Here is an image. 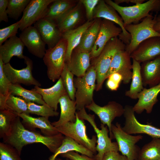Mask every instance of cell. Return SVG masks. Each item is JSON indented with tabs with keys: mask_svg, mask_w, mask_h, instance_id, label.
I'll list each match as a JSON object with an SVG mask.
<instances>
[{
	"mask_svg": "<svg viewBox=\"0 0 160 160\" xmlns=\"http://www.w3.org/2000/svg\"><path fill=\"white\" fill-rule=\"evenodd\" d=\"M19 116L16 118L9 133L3 138V142L14 148L20 155L23 147L28 144L41 143L54 153L62 144L65 137L62 134L48 136L29 130L25 128Z\"/></svg>",
	"mask_w": 160,
	"mask_h": 160,
	"instance_id": "6da1fadb",
	"label": "cell"
},
{
	"mask_svg": "<svg viewBox=\"0 0 160 160\" xmlns=\"http://www.w3.org/2000/svg\"><path fill=\"white\" fill-rule=\"evenodd\" d=\"M126 47L118 37L112 38L106 44L99 55L92 60L91 65L94 68L96 74V91L102 89L115 55L119 51L125 50Z\"/></svg>",
	"mask_w": 160,
	"mask_h": 160,
	"instance_id": "7a4b0ae2",
	"label": "cell"
},
{
	"mask_svg": "<svg viewBox=\"0 0 160 160\" xmlns=\"http://www.w3.org/2000/svg\"><path fill=\"white\" fill-rule=\"evenodd\" d=\"M105 1L119 14L124 27L128 25L138 23L141 19L149 16L150 12L157 13L160 11V0H149L144 3L126 7L121 6L111 0Z\"/></svg>",
	"mask_w": 160,
	"mask_h": 160,
	"instance_id": "3957f363",
	"label": "cell"
},
{
	"mask_svg": "<svg viewBox=\"0 0 160 160\" xmlns=\"http://www.w3.org/2000/svg\"><path fill=\"white\" fill-rule=\"evenodd\" d=\"M157 13L152 14L137 24H131L125 26V29L131 36L129 44L126 45L125 50L130 55L144 41L151 37H160V33L156 31L154 27L157 21Z\"/></svg>",
	"mask_w": 160,
	"mask_h": 160,
	"instance_id": "277c9868",
	"label": "cell"
},
{
	"mask_svg": "<svg viewBox=\"0 0 160 160\" xmlns=\"http://www.w3.org/2000/svg\"><path fill=\"white\" fill-rule=\"evenodd\" d=\"M96 71L91 65L84 76L74 79V85L76 89L75 101L78 111L94 101L93 95L96 88Z\"/></svg>",
	"mask_w": 160,
	"mask_h": 160,
	"instance_id": "5b68a950",
	"label": "cell"
},
{
	"mask_svg": "<svg viewBox=\"0 0 160 160\" xmlns=\"http://www.w3.org/2000/svg\"><path fill=\"white\" fill-rule=\"evenodd\" d=\"M67 42L62 38L54 47L46 49L43 58L48 78L55 82L60 78L65 64Z\"/></svg>",
	"mask_w": 160,
	"mask_h": 160,
	"instance_id": "8992f818",
	"label": "cell"
},
{
	"mask_svg": "<svg viewBox=\"0 0 160 160\" xmlns=\"http://www.w3.org/2000/svg\"><path fill=\"white\" fill-rule=\"evenodd\" d=\"M79 118L88 121L93 127L97 134V143L96 149L97 153L95 158L97 160H102L104 154L111 151L118 152L119 148L116 142H112L111 139L108 136L109 130L108 127L101 123V129L97 127L95 121L94 114H88L85 108L76 112Z\"/></svg>",
	"mask_w": 160,
	"mask_h": 160,
	"instance_id": "52a82bcc",
	"label": "cell"
},
{
	"mask_svg": "<svg viewBox=\"0 0 160 160\" xmlns=\"http://www.w3.org/2000/svg\"><path fill=\"white\" fill-rule=\"evenodd\" d=\"M76 119L74 122H69L56 128L59 132L65 136L71 138L78 143L96 153L97 137L93 135L89 138L86 133V127L84 120L80 119L76 113Z\"/></svg>",
	"mask_w": 160,
	"mask_h": 160,
	"instance_id": "ba28073f",
	"label": "cell"
},
{
	"mask_svg": "<svg viewBox=\"0 0 160 160\" xmlns=\"http://www.w3.org/2000/svg\"><path fill=\"white\" fill-rule=\"evenodd\" d=\"M111 131L122 155L126 156L128 160H136L140 149L136 144L143 139V136H133L126 133L117 122L115 125L112 124Z\"/></svg>",
	"mask_w": 160,
	"mask_h": 160,
	"instance_id": "9c48e42d",
	"label": "cell"
},
{
	"mask_svg": "<svg viewBox=\"0 0 160 160\" xmlns=\"http://www.w3.org/2000/svg\"><path fill=\"white\" fill-rule=\"evenodd\" d=\"M24 60L26 66L20 70L14 68L9 63L4 64L3 70L6 76L12 84H22L26 85L40 87L41 84L33 76L32 60L26 56Z\"/></svg>",
	"mask_w": 160,
	"mask_h": 160,
	"instance_id": "30bf717a",
	"label": "cell"
},
{
	"mask_svg": "<svg viewBox=\"0 0 160 160\" xmlns=\"http://www.w3.org/2000/svg\"><path fill=\"white\" fill-rule=\"evenodd\" d=\"M133 106L127 105L124 107L123 114L125 119L123 130L130 134H145L153 138H160V129L150 124H141L135 115Z\"/></svg>",
	"mask_w": 160,
	"mask_h": 160,
	"instance_id": "8fae6325",
	"label": "cell"
},
{
	"mask_svg": "<svg viewBox=\"0 0 160 160\" xmlns=\"http://www.w3.org/2000/svg\"><path fill=\"white\" fill-rule=\"evenodd\" d=\"M85 108L93 112L98 116L101 124L108 127L110 138L111 140L114 139L111 131L112 122L116 117H121L123 115L124 107L115 101H109L103 106L97 105L93 101Z\"/></svg>",
	"mask_w": 160,
	"mask_h": 160,
	"instance_id": "7c38bea8",
	"label": "cell"
},
{
	"mask_svg": "<svg viewBox=\"0 0 160 160\" xmlns=\"http://www.w3.org/2000/svg\"><path fill=\"white\" fill-rule=\"evenodd\" d=\"M55 0H31L24 10L20 20V30L34 24L38 20L44 18L49 5Z\"/></svg>",
	"mask_w": 160,
	"mask_h": 160,
	"instance_id": "4fadbf2b",
	"label": "cell"
},
{
	"mask_svg": "<svg viewBox=\"0 0 160 160\" xmlns=\"http://www.w3.org/2000/svg\"><path fill=\"white\" fill-rule=\"evenodd\" d=\"M117 12L112 7L106 3L105 0H100L94 11L93 19L102 18L118 24L122 30L118 38L127 45L130 43L131 35L125 29L123 19Z\"/></svg>",
	"mask_w": 160,
	"mask_h": 160,
	"instance_id": "5bb4252c",
	"label": "cell"
},
{
	"mask_svg": "<svg viewBox=\"0 0 160 160\" xmlns=\"http://www.w3.org/2000/svg\"><path fill=\"white\" fill-rule=\"evenodd\" d=\"M122 32L121 28L114 22L105 19L102 20L97 39L90 53L91 59L98 57L106 44L112 38L118 37Z\"/></svg>",
	"mask_w": 160,
	"mask_h": 160,
	"instance_id": "9a60e30c",
	"label": "cell"
},
{
	"mask_svg": "<svg viewBox=\"0 0 160 160\" xmlns=\"http://www.w3.org/2000/svg\"><path fill=\"white\" fill-rule=\"evenodd\" d=\"M132 64L130 55L125 50L118 51L115 55L106 76V79L112 74L118 73L122 77L125 84L129 83L132 79Z\"/></svg>",
	"mask_w": 160,
	"mask_h": 160,
	"instance_id": "2e32d148",
	"label": "cell"
},
{
	"mask_svg": "<svg viewBox=\"0 0 160 160\" xmlns=\"http://www.w3.org/2000/svg\"><path fill=\"white\" fill-rule=\"evenodd\" d=\"M19 37L31 54L38 58H43L46 50V44L33 26H30L22 31Z\"/></svg>",
	"mask_w": 160,
	"mask_h": 160,
	"instance_id": "e0dca14e",
	"label": "cell"
},
{
	"mask_svg": "<svg viewBox=\"0 0 160 160\" xmlns=\"http://www.w3.org/2000/svg\"><path fill=\"white\" fill-rule=\"evenodd\" d=\"M160 55V37L148 38L141 42L130 55L139 63L151 60Z\"/></svg>",
	"mask_w": 160,
	"mask_h": 160,
	"instance_id": "ac0fdd59",
	"label": "cell"
},
{
	"mask_svg": "<svg viewBox=\"0 0 160 160\" xmlns=\"http://www.w3.org/2000/svg\"><path fill=\"white\" fill-rule=\"evenodd\" d=\"M33 25L48 49L54 47L62 38V33L54 21L43 18Z\"/></svg>",
	"mask_w": 160,
	"mask_h": 160,
	"instance_id": "d6986e66",
	"label": "cell"
},
{
	"mask_svg": "<svg viewBox=\"0 0 160 160\" xmlns=\"http://www.w3.org/2000/svg\"><path fill=\"white\" fill-rule=\"evenodd\" d=\"M160 93V83L148 89L144 88L139 95L137 102L133 106L135 112L140 114L145 110L147 113H150L158 101L157 96Z\"/></svg>",
	"mask_w": 160,
	"mask_h": 160,
	"instance_id": "ffe728a7",
	"label": "cell"
},
{
	"mask_svg": "<svg viewBox=\"0 0 160 160\" xmlns=\"http://www.w3.org/2000/svg\"><path fill=\"white\" fill-rule=\"evenodd\" d=\"M84 6L80 0L76 5L61 17L56 22L62 33L78 27L82 21Z\"/></svg>",
	"mask_w": 160,
	"mask_h": 160,
	"instance_id": "44dd1931",
	"label": "cell"
},
{
	"mask_svg": "<svg viewBox=\"0 0 160 160\" xmlns=\"http://www.w3.org/2000/svg\"><path fill=\"white\" fill-rule=\"evenodd\" d=\"M24 47L19 37L16 35L12 36L0 46V58L4 64L9 63L14 56L24 59L25 57L23 55Z\"/></svg>",
	"mask_w": 160,
	"mask_h": 160,
	"instance_id": "7402d4cb",
	"label": "cell"
},
{
	"mask_svg": "<svg viewBox=\"0 0 160 160\" xmlns=\"http://www.w3.org/2000/svg\"><path fill=\"white\" fill-rule=\"evenodd\" d=\"M33 90L39 94L46 104L57 111L58 104L60 98L67 94L63 85L60 77L56 83L52 87L48 88H42L35 86Z\"/></svg>",
	"mask_w": 160,
	"mask_h": 160,
	"instance_id": "603a6c76",
	"label": "cell"
},
{
	"mask_svg": "<svg viewBox=\"0 0 160 160\" xmlns=\"http://www.w3.org/2000/svg\"><path fill=\"white\" fill-rule=\"evenodd\" d=\"M22 119L24 126L30 130L34 131L35 128L39 129L43 135L48 136L56 135L59 133L57 128L52 125L48 118L43 117H34L25 113L18 114Z\"/></svg>",
	"mask_w": 160,
	"mask_h": 160,
	"instance_id": "cb8c5ba5",
	"label": "cell"
},
{
	"mask_svg": "<svg viewBox=\"0 0 160 160\" xmlns=\"http://www.w3.org/2000/svg\"><path fill=\"white\" fill-rule=\"evenodd\" d=\"M141 72L144 87L150 88L160 83V55L142 63Z\"/></svg>",
	"mask_w": 160,
	"mask_h": 160,
	"instance_id": "d4e9b609",
	"label": "cell"
},
{
	"mask_svg": "<svg viewBox=\"0 0 160 160\" xmlns=\"http://www.w3.org/2000/svg\"><path fill=\"white\" fill-rule=\"evenodd\" d=\"M95 20V19L90 21H87L77 28L62 33V38L67 42L66 63L69 62L72 52L79 43L84 33L93 23Z\"/></svg>",
	"mask_w": 160,
	"mask_h": 160,
	"instance_id": "484cf974",
	"label": "cell"
},
{
	"mask_svg": "<svg viewBox=\"0 0 160 160\" xmlns=\"http://www.w3.org/2000/svg\"><path fill=\"white\" fill-rule=\"evenodd\" d=\"M61 112L59 119L51 123L56 128L62 126L69 122L76 121V107L75 101L71 100L66 94L62 96L59 101Z\"/></svg>",
	"mask_w": 160,
	"mask_h": 160,
	"instance_id": "4316f807",
	"label": "cell"
},
{
	"mask_svg": "<svg viewBox=\"0 0 160 160\" xmlns=\"http://www.w3.org/2000/svg\"><path fill=\"white\" fill-rule=\"evenodd\" d=\"M90 53L73 50L69 62L65 63L69 70L76 77L84 76L90 66Z\"/></svg>",
	"mask_w": 160,
	"mask_h": 160,
	"instance_id": "83f0119b",
	"label": "cell"
},
{
	"mask_svg": "<svg viewBox=\"0 0 160 160\" xmlns=\"http://www.w3.org/2000/svg\"><path fill=\"white\" fill-rule=\"evenodd\" d=\"M102 20L100 18L95 19L93 23L84 33L79 43L73 50L79 52H91L97 39Z\"/></svg>",
	"mask_w": 160,
	"mask_h": 160,
	"instance_id": "f1b7e54d",
	"label": "cell"
},
{
	"mask_svg": "<svg viewBox=\"0 0 160 160\" xmlns=\"http://www.w3.org/2000/svg\"><path fill=\"white\" fill-rule=\"evenodd\" d=\"M79 1L55 0L48 7L44 18L55 23L61 17L74 7Z\"/></svg>",
	"mask_w": 160,
	"mask_h": 160,
	"instance_id": "f546056e",
	"label": "cell"
},
{
	"mask_svg": "<svg viewBox=\"0 0 160 160\" xmlns=\"http://www.w3.org/2000/svg\"><path fill=\"white\" fill-rule=\"evenodd\" d=\"M71 151L78 152L91 158L95 157V154L91 151L72 138L65 136L60 146L47 160H55L58 155Z\"/></svg>",
	"mask_w": 160,
	"mask_h": 160,
	"instance_id": "4dcf8cb0",
	"label": "cell"
},
{
	"mask_svg": "<svg viewBox=\"0 0 160 160\" xmlns=\"http://www.w3.org/2000/svg\"><path fill=\"white\" fill-rule=\"evenodd\" d=\"M132 81L129 90L125 92V95L132 99H137L143 90V82L141 72L140 63L132 60Z\"/></svg>",
	"mask_w": 160,
	"mask_h": 160,
	"instance_id": "1f68e13d",
	"label": "cell"
},
{
	"mask_svg": "<svg viewBox=\"0 0 160 160\" xmlns=\"http://www.w3.org/2000/svg\"><path fill=\"white\" fill-rule=\"evenodd\" d=\"M9 91L11 94L20 97L27 103L32 102L41 105L46 104L39 94L32 89L28 90L24 88L20 84H11Z\"/></svg>",
	"mask_w": 160,
	"mask_h": 160,
	"instance_id": "d6a6232c",
	"label": "cell"
},
{
	"mask_svg": "<svg viewBox=\"0 0 160 160\" xmlns=\"http://www.w3.org/2000/svg\"><path fill=\"white\" fill-rule=\"evenodd\" d=\"M160 138L152 140L140 149L136 160H160Z\"/></svg>",
	"mask_w": 160,
	"mask_h": 160,
	"instance_id": "836d02e7",
	"label": "cell"
},
{
	"mask_svg": "<svg viewBox=\"0 0 160 160\" xmlns=\"http://www.w3.org/2000/svg\"><path fill=\"white\" fill-rule=\"evenodd\" d=\"M18 114L7 109L0 110V137L3 138L10 133Z\"/></svg>",
	"mask_w": 160,
	"mask_h": 160,
	"instance_id": "e575fe53",
	"label": "cell"
},
{
	"mask_svg": "<svg viewBox=\"0 0 160 160\" xmlns=\"http://www.w3.org/2000/svg\"><path fill=\"white\" fill-rule=\"evenodd\" d=\"M6 109L17 114L25 113L29 115L28 103L20 97L11 94L6 102Z\"/></svg>",
	"mask_w": 160,
	"mask_h": 160,
	"instance_id": "d590c367",
	"label": "cell"
},
{
	"mask_svg": "<svg viewBox=\"0 0 160 160\" xmlns=\"http://www.w3.org/2000/svg\"><path fill=\"white\" fill-rule=\"evenodd\" d=\"M4 64L0 58V110L6 109V101L11 94L9 91V88L11 83L3 71Z\"/></svg>",
	"mask_w": 160,
	"mask_h": 160,
	"instance_id": "8d00e7d4",
	"label": "cell"
},
{
	"mask_svg": "<svg viewBox=\"0 0 160 160\" xmlns=\"http://www.w3.org/2000/svg\"><path fill=\"white\" fill-rule=\"evenodd\" d=\"M31 0H8L7 12L9 17L17 20L21 15Z\"/></svg>",
	"mask_w": 160,
	"mask_h": 160,
	"instance_id": "74e56055",
	"label": "cell"
},
{
	"mask_svg": "<svg viewBox=\"0 0 160 160\" xmlns=\"http://www.w3.org/2000/svg\"><path fill=\"white\" fill-rule=\"evenodd\" d=\"M27 103L28 110L30 114L48 118L50 117L57 116L59 114V112L55 111L46 104L40 105L32 102Z\"/></svg>",
	"mask_w": 160,
	"mask_h": 160,
	"instance_id": "f35d334b",
	"label": "cell"
},
{
	"mask_svg": "<svg viewBox=\"0 0 160 160\" xmlns=\"http://www.w3.org/2000/svg\"><path fill=\"white\" fill-rule=\"evenodd\" d=\"M73 76L74 75L69 70L65 63L60 77L68 95L71 100L75 101L76 89L74 85Z\"/></svg>",
	"mask_w": 160,
	"mask_h": 160,
	"instance_id": "ab89813d",
	"label": "cell"
},
{
	"mask_svg": "<svg viewBox=\"0 0 160 160\" xmlns=\"http://www.w3.org/2000/svg\"><path fill=\"white\" fill-rule=\"evenodd\" d=\"M20 156L14 148L4 142L0 143V160H21Z\"/></svg>",
	"mask_w": 160,
	"mask_h": 160,
	"instance_id": "60d3db41",
	"label": "cell"
},
{
	"mask_svg": "<svg viewBox=\"0 0 160 160\" xmlns=\"http://www.w3.org/2000/svg\"><path fill=\"white\" fill-rule=\"evenodd\" d=\"M20 25L19 20L9 26L0 29V46L8 38L16 35Z\"/></svg>",
	"mask_w": 160,
	"mask_h": 160,
	"instance_id": "b9f144b4",
	"label": "cell"
},
{
	"mask_svg": "<svg viewBox=\"0 0 160 160\" xmlns=\"http://www.w3.org/2000/svg\"><path fill=\"white\" fill-rule=\"evenodd\" d=\"M100 0H80L84 7L87 21H90L93 19L95 8Z\"/></svg>",
	"mask_w": 160,
	"mask_h": 160,
	"instance_id": "7bdbcfd3",
	"label": "cell"
},
{
	"mask_svg": "<svg viewBox=\"0 0 160 160\" xmlns=\"http://www.w3.org/2000/svg\"><path fill=\"white\" fill-rule=\"evenodd\" d=\"M106 82L107 88L111 91H116L119 87L121 82L122 81L121 75L118 73H114L108 78Z\"/></svg>",
	"mask_w": 160,
	"mask_h": 160,
	"instance_id": "ee69618b",
	"label": "cell"
},
{
	"mask_svg": "<svg viewBox=\"0 0 160 160\" xmlns=\"http://www.w3.org/2000/svg\"><path fill=\"white\" fill-rule=\"evenodd\" d=\"M60 155L62 157L71 160H97L95 157L91 158L85 155H80L73 151H68Z\"/></svg>",
	"mask_w": 160,
	"mask_h": 160,
	"instance_id": "f6af8a7d",
	"label": "cell"
},
{
	"mask_svg": "<svg viewBox=\"0 0 160 160\" xmlns=\"http://www.w3.org/2000/svg\"><path fill=\"white\" fill-rule=\"evenodd\" d=\"M8 0H0V22L4 21L7 23L8 16L7 9Z\"/></svg>",
	"mask_w": 160,
	"mask_h": 160,
	"instance_id": "bcb514c9",
	"label": "cell"
},
{
	"mask_svg": "<svg viewBox=\"0 0 160 160\" xmlns=\"http://www.w3.org/2000/svg\"><path fill=\"white\" fill-rule=\"evenodd\" d=\"M102 160H128L125 156L121 155L118 152L111 151L106 153Z\"/></svg>",
	"mask_w": 160,
	"mask_h": 160,
	"instance_id": "7dc6e473",
	"label": "cell"
},
{
	"mask_svg": "<svg viewBox=\"0 0 160 160\" xmlns=\"http://www.w3.org/2000/svg\"><path fill=\"white\" fill-rule=\"evenodd\" d=\"M145 1V0H115L114 2L118 5L124 3L127 4L131 3L137 4L143 3Z\"/></svg>",
	"mask_w": 160,
	"mask_h": 160,
	"instance_id": "c3c4849f",
	"label": "cell"
},
{
	"mask_svg": "<svg viewBox=\"0 0 160 160\" xmlns=\"http://www.w3.org/2000/svg\"><path fill=\"white\" fill-rule=\"evenodd\" d=\"M154 28L156 31L160 33V15L157 16L156 22L154 26Z\"/></svg>",
	"mask_w": 160,
	"mask_h": 160,
	"instance_id": "681fc988",
	"label": "cell"
},
{
	"mask_svg": "<svg viewBox=\"0 0 160 160\" xmlns=\"http://www.w3.org/2000/svg\"><path fill=\"white\" fill-rule=\"evenodd\" d=\"M55 160H62V159H61L60 158H56L55 159Z\"/></svg>",
	"mask_w": 160,
	"mask_h": 160,
	"instance_id": "f907efd6",
	"label": "cell"
},
{
	"mask_svg": "<svg viewBox=\"0 0 160 160\" xmlns=\"http://www.w3.org/2000/svg\"></svg>",
	"mask_w": 160,
	"mask_h": 160,
	"instance_id": "816d5d0a",
	"label": "cell"
}]
</instances>
